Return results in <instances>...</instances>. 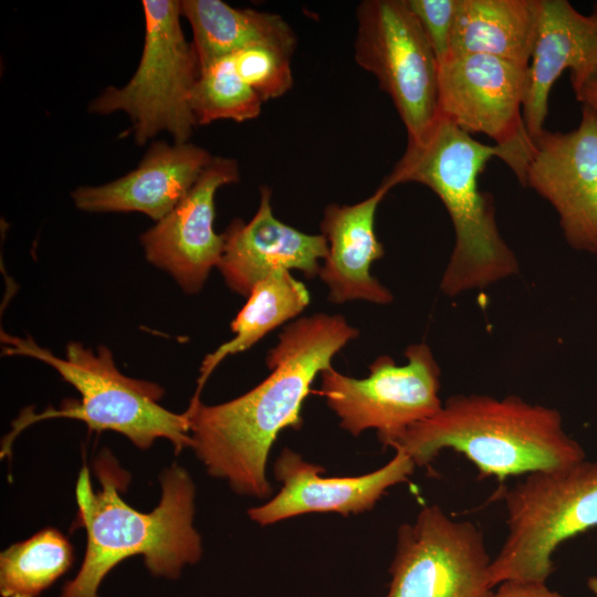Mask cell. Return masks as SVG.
Masks as SVG:
<instances>
[{"mask_svg":"<svg viewBox=\"0 0 597 597\" xmlns=\"http://www.w3.org/2000/svg\"><path fill=\"white\" fill-rule=\"evenodd\" d=\"M358 335L338 314L301 317L279 335L266 356L271 373L258 386L218 405L192 398L185 411L191 449L207 472L227 481L237 494L270 496L266 463L277 434L301 427L302 405L313 380Z\"/></svg>","mask_w":597,"mask_h":597,"instance_id":"obj_1","label":"cell"},{"mask_svg":"<svg viewBox=\"0 0 597 597\" xmlns=\"http://www.w3.org/2000/svg\"><path fill=\"white\" fill-rule=\"evenodd\" d=\"M101 488L93 490L86 467L76 483L77 515L73 527L86 532V549L76 576L60 597H98L106 575L124 559L140 555L153 576L176 579L202 556L201 536L193 526L196 488L177 463L159 475L161 495L150 512L132 507L122 498L129 484L108 449L93 461Z\"/></svg>","mask_w":597,"mask_h":597,"instance_id":"obj_2","label":"cell"},{"mask_svg":"<svg viewBox=\"0 0 597 597\" xmlns=\"http://www.w3.org/2000/svg\"><path fill=\"white\" fill-rule=\"evenodd\" d=\"M503 151L485 145L438 114L422 138L406 150L383 184L417 182L443 203L454 229V247L440 282L449 297L484 289L519 272V262L502 238L493 200L479 188L488 161Z\"/></svg>","mask_w":597,"mask_h":597,"instance_id":"obj_3","label":"cell"},{"mask_svg":"<svg viewBox=\"0 0 597 597\" xmlns=\"http://www.w3.org/2000/svg\"><path fill=\"white\" fill-rule=\"evenodd\" d=\"M390 447L408 454L416 467L428 465L442 450L451 449L470 460L480 478L501 481L585 459L556 409L514 395H453L436 415L408 428Z\"/></svg>","mask_w":597,"mask_h":597,"instance_id":"obj_4","label":"cell"},{"mask_svg":"<svg viewBox=\"0 0 597 597\" xmlns=\"http://www.w3.org/2000/svg\"><path fill=\"white\" fill-rule=\"evenodd\" d=\"M1 343L4 355L28 356L52 366L81 395L80 401H66L60 409L21 416L14 422V434L43 419L71 418L83 421L90 431L121 433L140 450H148L157 439H167L176 453L191 448L187 413L159 405L165 394L159 385L123 375L107 347L98 346L94 352L70 342L65 356L57 357L30 336L1 332Z\"/></svg>","mask_w":597,"mask_h":597,"instance_id":"obj_5","label":"cell"},{"mask_svg":"<svg viewBox=\"0 0 597 597\" xmlns=\"http://www.w3.org/2000/svg\"><path fill=\"white\" fill-rule=\"evenodd\" d=\"M501 495L507 534L490 564V586L505 580L546 583L556 548L597 526V461L527 473Z\"/></svg>","mask_w":597,"mask_h":597,"instance_id":"obj_6","label":"cell"},{"mask_svg":"<svg viewBox=\"0 0 597 597\" xmlns=\"http://www.w3.org/2000/svg\"><path fill=\"white\" fill-rule=\"evenodd\" d=\"M143 8L145 38L136 72L124 86L107 87L91 103L90 111L125 112L140 146L163 130L175 143H188L197 125L190 96L200 66L180 24V1L144 0Z\"/></svg>","mask_w":597,"mask_h":597,"instance_id":"obj_7","label":"cell"},{"mask_svg":"<svg viewBox=\"0 0 597 597\" xmlns=\"http://www.w3.org/2000/svg\"><path fill=\"white\" fill-rule=\"evenodd\" d=\"M405 356V365L387 355L377 357L362 379L332 366L320 374L321 394L344 430L359 436L374 429L390 447L408 428L441 409V370L431 348L423 342L411 344Z\"/></svg>","mask_w":597,"mask_h":597,"instance_id":"obj_8","label":"cell"},{"mask_svg":"<svg viewBox=\"0 0 597 597\" xmlns=\"http://www.w3.org/2000/svg\"><path fill=\"white\" fill-rule=\"evenodd\" d=\"M356 63L389 95L408 134L423 137L438 116V62L405 0H365L356 10Z\"/></svg>","mask_w":597,"mask_h":597,"instance_id":"obj_9","label":"cell"},{"mask_svg":"<svg viewBox=\"0 0 597 597\" xmlns=\"http://www.w3.org/2000/svg\"><path fill=\"white\" fill-rule=\"evenodd\" d=\"M527 86L528 67L496 56H450L438 65V114L492 138L522 186L535 149L523 118Z\"/></svg>","mask_w":597,"mask_h":597,"instance_id":"obj_10","label":"cell"},{"mask_svg":"<svg viewBox=\"0 0 597 597\" xmlns=\"http://www.w3.org/2000/svg\"><path fill=\"white\" fill-rule=\"evenodd\" d=\"M491 562L476 525L427 505L397 531L385 597H491Z\"/></svg>","mask_w":597,"mask_h":597,"instance_id":"obj_11","label":"cell"},{"mask_svg":"<svg viewBox=\"0 0 597 597\" xmlns=\"http://www.w3.org/2000/svg\"><path fill=\"white\" fill-rule=\"evenodd\" d=\"M534 144L524 186L554 208L573 249L597 254V114L583 105L575 129L545 130Z\"/></svg>","mask_w":597,"mask_h":597,"instance_id":"obj_12","label":"cell"},{"mask_svg":"<svg viewBox=\"0 0 597 597\" xmlns=\"http://www.w3.org/2000/svg\"><path fill=\"white\" fill-rule=\"evenodd\" d=\"M239 178L234 159L212 157L181 201L140 235L148 262L168 272L187 293L199 292L220 261L224 235L213 230L214 196Z\"/></svg>","mask_w":597,"mask_h":597,"instance_id":"obj_13","label":"cell"},{"mask_svg":"<svg viewBox=\"0 0 597 597\" xmlns=\"http://www.w3.org/2000/svg\"><path fill=\"white\" fill-rule=\"evenodd\" d=\"M416 464L396 450L381 468L357 476H322L325 469L311 463L291 449H283L274 463L280 492L266 503L248 510L250 519L262 525L310 513L359 514L370 511L388 489L406 482Z\"/></svg>","mask_w":597,"mask_h":597,"instance_id":"obj_14","label":"cell"},{"mask_svg":"<svg viewBox=\"0 0 597 597\" xmlns=\"http://www.w3.org/2000/svg\"><path fill=\"white\" fill-rule=\"evenodd\" d=\"M272 190L260 189V203L248 222L237 218L223 233L224 247L217 268L233 292L249 296L253 286L281 270H298L307 279L320 274V260L328 253L322 234H308L279 220Z\"/></svg>","mask_w":597,"mask_h":597,"instance_id":"obj_15","label":"cell"},{"mask_svg":"<svg viewBox=\"0 0 597 597\" xmlns=\"http://www.w3.org/2000/svg\"><path fill=\"white\" fill-rule=\"evenodd\" d=\"M565 70L570 71L574 93L597 73V4L585 14L567 0H540L523 107L524 123L533 143L545 132L549 93Z\"/></svg>","mask_w":597,"mask_h":597,"instance_id":"obj_16","label":"cell"},{"mask_svg":"<svg viewBox=\"0 0 597 597\" xmlns=\"http://www.w3.org/2000/svg\"><path fill=\"white\" fill-rule=\"evenodd\" d=\"M212 157L190 143L157 142L125 176L72 192L76 208L90 212H142L156 222L188 193Z\"/></svg>","mask_w":597,"mask_h":597,"instance_id":"obj_17","label":"cell"},{"mask_svg":"<svg viewBox=\"0 0 597 597\" xmlns=\"http://www.w3.org/2000/svg\"><path fill=\"white\" fill-rule=\"evenodd\" d=\"M391 188L385 184L355 205H328L321 221L328 253L320 277L328 287V301L345 303L363 300L388 304L391 292L370 273V266L385 250L375 233L377 207Z\"/></svg>","mask_w":597,"mask_h":597,"instance_id":"obj_18","label":"cell"},{"mask_svg":"<svg viewBox=\"0 0 597 597\" xmlns=\"http://www.w3.org/2000/svg\"><path fill=\"white\" fill-rule=\"evenodd\" d=\"M540 0H458L450 56L481 54L528 67Z\"/></svg>","mask_w":597,"mask_h":597,"instance_id":"obj_19","label":"cell"},{"mask_svg":"<svg viewBox=\"0 0 597 597\" xmlns=\"http://www.w3.org/2000/svg\"><path fill=\"white\" fill-rule=\"evenodd\" d=\"M200 70L247 46L268 43L294 51L296 36L276 13L239 9L221 0H182Z\"/></svg>","mask_w":597,"mask_h":597,"instance_id":"obj_20","label":"cell"},{"mask_svg":"<svg viewBox=\"0 0 597 597\" xmlns=\"http://www.w3.org/2000/svg\"><path fill=\"white\" fill-rule=\"evenodd\" d=\"M308 304L306 286L290 271H276L258 282L231 323L234 337L203 358L192 398H199L209 376L227 356L249 349L269 332L301 314Z\"/></svg>","mask_w":597,"mask_h":597,"instance_id":"obj_21","label":"cell"},{"mask_svg":"<svg viewBox=\"0 0 597 597\" xmlns=\"http://www.w3.org/2000/svg\"><path fill=\"white\" fill-rule=\"evenodd\" d=\"M73 546L56 528L45 527L0 554L2 597H39L72 566Z\"/></svg>","mask_w":597,"mask_h":597,"instance_id":"obj_22","label":"cell"},{"mask_svg":"<svg viewBox=\"0 0 597 597\" xmlns=\"http://www.w3.org/2000/svg\"><path fill=\"white\" fill-rule=\"evenodd\" d=\"M263 102L237 72L230 55L200 70L190 107L197 125L214 121L245 122L256 118Z\"/></svg>","mask_w":597,"mask_h":597,"instance_id":"obj_23","label":"cell"},{"mask_svg":"<svg viewBox=\"0 0 597 597\" xmlns=\"http://www.w3.org/2000/svg\"><path fill=\"white\" fill-rule=\"evenodd\" d=\"M292 53L279 45L260 43L230 56L239 75L264 103L281 97L292 87Z\"/></svg>","mask_w":597,"mask_h":597,"instance_id":"obj_24","label":"cell"},{"mask_svg":"<svg viewBox=\"0 0 597 597\" xmlns=\"http://www.w3.org/2000/svg\"><path fill=\"white\" fill-rule=\"evenodd\" d=\"M405 2L418 21L439 65L450 55L458 0H405Z\"/></svg>","mask_w":597,"mask_h":597,"instance_id":"obj_25","label":"cell"},{"mask_svg":"<svg viewBox=\"0 0 597 597\" xmlns=\"http://www.w3.org/2000/svg\"><path fill=\"white\" fill-rule=\"evenodd\" d=\"M491 597H564L546 583L505 580L496 586Z\"/></svg>","mask_w":597,"mask_h":597,"instance_id":"obj_26","label":"cell"},{"mask_svg":"<svg viewBox=\"0 0 597 597\" xmlns=\"http://www.w3.org/2000/svg\"><path fill=\"white\" fill-rule=\"evenodd\" d=\"M575 96L582 105L589 107L597 114V73L585 82Z\"/></svg>","mask_w":597,"mask_h":597,"instance_id":"obj_27","label":"cell"},{"mask_svg":"<svg viewBox=\"0 0 597 597\" xmlns=\"http://www.w3.org/2000/svg\"><path fill=\"white\" fill-rule=\"evenodd\" d=\"M587 585L589 589L595 594L597 597V577H590L587 582Z\"/></svg>","mask_w":597,"mask_h":597,"instance_id":"obj_28","label":"cell"}]
</instances>
